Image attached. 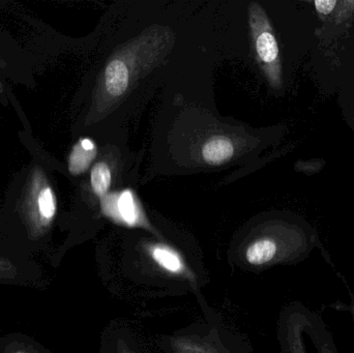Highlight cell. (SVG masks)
I'll return each mask as SVG.
<instances>
[{"label": "cell", "mask_w": 354, "mask_h": 353, "mask_svg": "<svg viewBox=\"0 0 354 353\" xmlns=\"http://www.w3.org/2000/svg\"><path fill=\"white\" fill-rule=\"evenodd\" d=\"M20 213L30 240H39L51 229L57 213V197L45 170L39 166L31 168L27 176Z\"/></svg>", "instance_id": "1"}, {"label": "cell", "mask_w": 354, "mask_h": 353, "mask_svg": "<svg viewBox=\"0 0 354 353\" xmlns=\"http://www.w3.org/2000/svg\"><path fill=\"white\" fill-rule=\"evenodd\" d=\"M249 16L258 61L272 86L280 88L282 85L280 49L270 20L262 6L258 3L250 4Z\"/></svg>", "instance_id": "2"}, {"label": "cell", "mask_w": 354, "mask_h": 353, "mask_svg": "<svg viewBox=\"0 0 354 353\" xmlns=\"http://www.w3.org/2000/svg\"><path fill=\"white\" fill-rule=\"evenodd\" d=\"M100 201L102 213L114 223L126 227L143 228L153 231L136 194L131 189L108 193Z\"/></svg>", "instance_id": "3"}, {"label": "cell", "mask_w": 354, "mask_h": 353, "mask_svg": "<svg viewBox=\"0 0 354 353\" xmlns=\"http://www.w3.org/2000/svg\"><path fill=\"white\" fill-rule=\"evenodd\" d=\"M314 338L318 353H337L332 339L326 335V329L320 325L316 318H312ZM286 346L288 353H309L307 346L304 343L303 335L297 314H292L286 325Z\"/></svg>", "instance_id": "4"}, {"label": "cell", "mask_w": 354, "mask_h": 353, "mask_svg": "<svg viewBox=\"0 0 354 353\" xmlns=\"http://www.w3.org/2000/svg\"><path fill=\"white\" fill-rule=\"evenodd\" d=\"M149 258L165 273L194 282V275L180 253L165 244H149L147 247Z\"/></svg>", "instance_id": "5"}, {"label": "cell", "mask_w": 354, "mask_h": 353, "mask_svg": "<svg viewBox=\"0 0 354 353\" xmlns=\"http://www.w3.org/2000/svg\"><path fill=\"white\" fill-rule=\"evenodd\" d=\"M281 242L270 236H261L252 240L245 250V259L252 267H261L274 265L284 259Z\"/></svg>", "instance_id": "6"}, {"label": "cell", "mask_w": 354, "mask_h": 353, "mask_svg": "<svg viewBox=\"0 0 354 353\" xmlns=\"http://www.w3.org/2000/svg\"><path fill=\"white\" fill-rule=\"evenodd\" d=\"M97 149L91 138H81L68 155V171L72 175H81L91 167L97 157Z\"/></svg>", "instance_id": "7"}, {"label": "cell", "mask_w": 354, "mask_h": 353, "mask_svg": "<svg viewBox=\"0 0 354 353\" xmlns=\"http://www.w3.org/2000/svg\"><path fill=\"white\" fill-rule=\"evenodd\" d=\"M105 88L108 95L113 97H120L126 93L130 81L129 68L122 59L111 60L106 66Z\"/></svg>", "instance_id": "8"}, {"label": "cell", "mask_w": 354, "mask_h": 353, "mask_svg": "<svg viewBox=\"0 0 354 353\" xmlns=\"http://www.w3.org/2000/svg\"><path fill=\"white\" fill-rule=\"evenodd\" d=\"M234 155V146L230 139L216 136L209 139L202 147V158L208 165H222Z\"/></svg>", "instance_id": "9"}, {"label": "cell", "mask_w": 354, "mask_h": 353, "mask_svg": "<svg viewBox=\"0 0 354 353\" xmlns=\"http://www.w3.org/2000/svg\"><path fill=\"white\" fill-rule=\"evenodd\" d=\"M170 347L174 353H229L208 340L193 336L172 337Z\"/></svg>", "instance_id": "10"}, {"label": "cell", "mask_w": 354, "mask_h": 353, "mask_svg": "<svg viewBox=\"0 0 354 353\" xmlns=\"http://www.w3.org/2000/svg\"><path fill=\"white\" fill-rule=\"evenodd\" d=\"M112 182V172L109 166L105 162L95 164L91 172V186L93 192L100 199L105 197L109 193Z\"/></svg>", "instance_id": "11"}, {"label": "cell", "mask_w": 354, "mask_h": 353, "mask_svg": "<svg viewBox=\"0 0 354 353\" xmlns=\"http://www.w3.org/2000/svg\"><path fill=\"white\" fill-rule=\"evenodd\" d=\"M18 269L12 261L6 258H0V280L16 279Z\"/></svg>", "instance_id": "12"}, {"label": "cell", "mask_w": 354, "mask_h": 353, "mask_svg": "<svg viewBox=\"0 0 354 353\" xmlns=\"http://www.w3.org/2000/svg\"><path fill=\"white\" fill-rule=\"evenodd\" d=\"M337 4H338V2H337L336 0H320V1L314 2L316 10H317L319 14L324 15V16L334 12Z\"/></svg>", "instance_id": "13"}, {"label": "cell", "mask_w": 354, "mask_h": 353, "mask_svg": "<svg viewBox=\"0 0 354 353\" xmlns=\"http://www.w3.org/2000/svg\"><path fill=\"white\" fill-rule=\"evenodd\" d=\"M116 353H136L128 344L124 343V341H120L118 344V352Z\"/></svg>", "instance_id": "14"}, {"label": "cell", "mask_w": 354, "mask_h": 353, "mask_svg": "<svg viewBox=\"0 0 354 353\" xmlns=\"http://www.w3.org/2000/svg\"><path fill=\"white\" fill-rule=\"evenodd\" d=\"M3 97H4L3 86H2L1 83H0V101H2V99H3Z\"/></svg>", "instance_id": "15"}, {"label": "cell", "mask_w": 354, "mask_h": 353, "mask_svg": "<svg viewBox=\"0 0 354 353\" xmlns=\"http://www.w3.org/2000/svg\"><path fill=\"white\" fill-rule=\"evenodd\" d=\"M12 353H30V352H27L26 350H17L16 352H14Z\"/></svg>", "instance_id": "16"}, {"label": "cell", "mask_w": 354, "mask_h": 353, "mask_svg": "<svg viewBox=\"0 0 354 353\" xmlns=\"http://www.w3.org/2000/svg\"><path fill=\"white\" fill-rule=\"evenodd\" d=\"M353 315H354V307H353Z\"/></svg>", "instance_id": "17"}]
</instances>
